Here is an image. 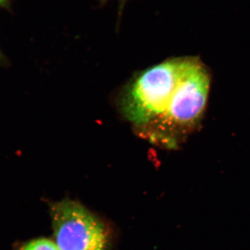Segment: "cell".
I'll use <instances>...</instances> for the list:
<instances>
[{
    "mask_svg": "<svg viewBox=\"0 0 250 250\" xmlns=\"http://www.w3.org/2000/svg\"><path fill=\"white\" fill-rule=\"evenodd\" d=\"M189 59H171L136 77L123 98L126 118L139 126H146L161 116L170 104Z\"/></svg>",
    "mask_w": 250,
    "mask_h": 250,
    "instance_id": "cell-1",
    "label": "cell"
},
{
    "mask_svg": "<svg viewBox=\"0 0 250 250\" xmlns=\"http://www.w3.org/2000/svg\"><path fill=\"white\" fill-rule=\"evenodd\" d=\"M209 85V74L205 65L197 57H190L167 109L146 125H156L152 137L173 145L174 136L193 129L205 111Z\"/></svg>",
    "mask_w": 250,
    "mask_h": 250,
    "instance_id": "cell-2",
    "label": "cell"
},
{
    "mask_svg": "<svg viewBox=\"0 0 250 250\" xmlns=\"http://www.w3.org/2000/svg\"><path fill=\"white\" fill-rule=\"evenodd\" d=\"M51 216L60 250H105L108 234L104 225L76 202L62 200L51 207Z\"/></svg>",
    "mask_w": 250,
    "mask_h": 250,
    "instance_id": "cell-3",
    "label": "cell"
},
{
    "mask_svg": "<svg viewBox=\"0 0 250 250\" xmlns=\"http://www.w3.org/2000/svg\"><path fill=\"white\" fill-rule=\"evenodd\" d=\"M19 250H60L57 243L49 240L37 239L29 242L20 248Z\"/></svg>",
    "mask_w": 250,
    "mask_h": 250,
    "instance_id": "cell-4",
    "label": "cell"
},
{
    "mask_svg": "<svg viewBox=\"0 0 250 250\" xmlns=\"http://www.w3.org/2000/svg\"><path fill=\"white\" fill-rule=\"evenodd\" d=\"M7 1L8 0H0V6H3V5L6 4V1Z\"/></svg>",
    "mask_w": 250,
    "mask_h": 250,
    "instance_id": "cell-5",
    "label": "cell"
},
{
    "mask_svg": "<svg viewBox=\"0 0 250 250\" xmlns=\"http://www.w3.org/2000/svg\"><path fill=\"white\" fill-rule=\"evenodd\" d=\"M102 1H106L107 0H102ZM119 1H121V4H123L126 0H119Z\"/></svg>",
    "mask_w": 250,
    "mask_h": 250,
    "instance_id": "cell-6",
    "label": "cell"
},
{
    "mask_svg": "<svg viewBox=\"0 0 250 250\" xmlns=\"http://www.w3.org/2000/svg\"><path fill=\"white\" fill-rule=\"evenodd\" d=\"M3 58L2 54L1 53V51H0V60H1V59Z\"/></svg>",
    "mask_w": 250,
    "mask_h": 250,
    "instance_id": "cell-7",
    "label": "cell"
}]
</instances>
